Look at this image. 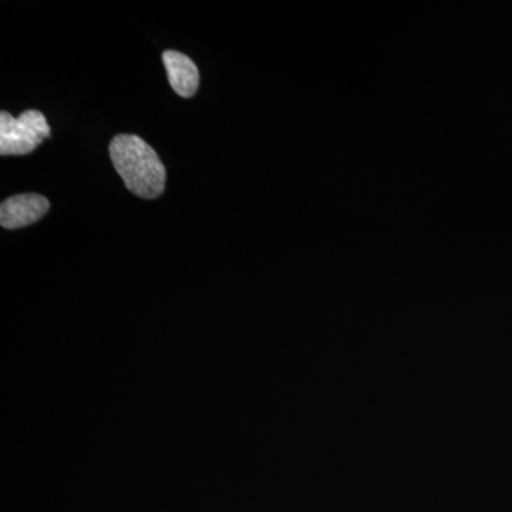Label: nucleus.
<instances>
[{
  "label": "nucleus",
  "instance_id": "f257e3e1",
  "mask_svg": "<svg viewBox=\"0 0 512 512\" xmlns=\"http://www.w3.org/2000/svg\"><path fill=\"white\" fill-rule=\"evenodd\" d=\"M110 158L127 190L144 200L163 194L167 171L153 147L134 134H120L110 143Z\"/></svg>",
  "mask_w": 512,
  "mask_h": 512
},
{
  "label": "nucleus",
  "instance_id": "f03ea898",
  "mask_svg": "<svg viewBox=\"0 0 512 512\" xmlns=\"http://www.w3.org/2000/svg\"><path fill=\"white\" fill-rule=\"evenodd\" d=\"M52 136L45 114L26 110L15 119L8 111L0 113V156H25Z\"/></svg>",
  "mask_w": 512,
  "mask_h": 512
},
{
  "label": "nucleus",
  "instance_id": "7ed1b4c3",
  "mask_svg": "<svg viewBox=\"0 0 512 512\" xmlns=\"http://www.w3.org/2000/svg\"><path fill=\"white\" fill-rule=\"evenodd\" d=\"M50 202L39 194H20L0 205V224L6 229L28 227L49 211Z\"/></svg>",
  "mask_w": 512,
  "mask_h": 512
},
{
  "label": "nucleus",
  "instance_id": "20e7f679",
  "mask_svg": "<svg viewBox=\"0 0 512 512\" xmlns=\"http://www.w3.org/2000/svg\"><path fill=\"white\" fill-rule=\"evenodd\" d=\"M163 62L168 74V82L178 96L190 99L200 86V72L190 57L175 50L163 53Z\"/></svg>",
  "mask_w": 512,
  "mask_h": 512
}]
</instances>
